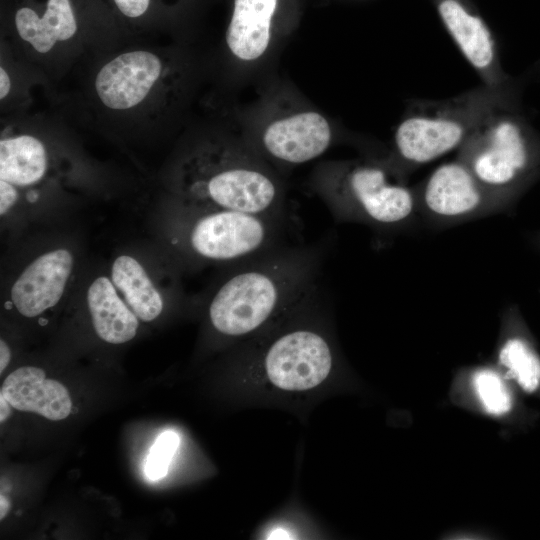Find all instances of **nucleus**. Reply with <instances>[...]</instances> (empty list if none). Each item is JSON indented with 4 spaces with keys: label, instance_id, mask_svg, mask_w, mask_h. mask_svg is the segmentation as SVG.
<instances>
[{
    "label": "nucleus",
    "instance_id": "f257e3e1",
    "mask_svg": "<svg viewBox=\"0 0 540 540\" xmlns=\"http://www.w3.org/2000/svg\"><path fill=\"white\" fill-rule=\"evenodd\" d=\"M324 257V245L286 243L234 264L208 304L212 327L229 337L245 336L261 328L318 287Z\"/></svg>",
    "mask_w": 540,
    "mask_h": 540
},
{
    "label": "nucleus",
    "instance_id": "f03ea898",
    "mask_svg": "<svg viewBox=\"0 0 540 540\" xmlns=\"http://www.w3.org/2000/svg\"><path fill=\"white\" fill-rule=\"evenodd\" d=\"M177 193L198 206L286 216L282 181L246 144L206 143L192 150L179 166Z\"/></svg>",
    "mask_w": 540,
    "mask_h": 540
},
{
    "label": "nucleus",
    "instance_id": "7ed1b4c3",
    "mask_svg": "<svg viewBox=\"0 0 540 540\" xmlns=\"http://www.w3.org/2000/svg\"><path fill=\"white\" fill-rule=\"evenodd\" d=\"M311 187L342 222L392 231L419 217L415 190L392 163L365 159L322 163L312 174Z\"/></svg>",
    "mask_w": 540,
    "mask_h": 540
},
{
    "label": "nucleus",
    "instance_id": "20e7f679",
    "mask_svg": "<svg viewBox=\"0 0 540 540\" xmlns=\"http://www.w3.org/2000/svg\"><path fill=\"white\" fill-rule=\"evenodd\" d=\"M456 158L511 209L540 179V132L520 105H503L480 121Z\"/></svg>",
    "mask_w": 540,
    "mask_h": 540
},
{
    "label": "nucleus",
    "instance_id": "39448f33",
    "mask_svg": "<svg viewBox=\"0 0 540 540\" xmlns=\"http://www.w3.org/2000/svg\"><path fill=\"white\" fill-rule=\"evenodd\" d=\"M520 92L518 83L483 85L447 100L414 101L395 130L392 164L403 172L459 150L489 112L520 105Z\"/></svg>",
    "mask_w": 540,
    "mask_h": 540
},
{
    "label": "nucleus",
    "instance_id": "423d86ee",
    "mask_svg": "<svg viewBox=\"0 0 540 540\" xmlns=\"http://www.w3.org/2000/svg\"><path fill=\"white\" fill-rule=\"evenodd\" d=\"M182 202L185 249L208 262L237 264L286 244L287 217Z\"/></svg>",
    "mask_w": 540,
    "mask_h": 540
},
{
    "label": "nucleus",
    "instance_id": "0eeeda50",
    "mask_svg": "<svg viewBox=\"0 0 540 540\" xmlns=\"http://www.w3.org/2000/svg\"><path fill=\"white\" fill-rule=\"evenodd\" d=\"M415 190L418 216L435 227H447L510 211L456 158L437 167Z\"/></svg>",
    "mask_w": 540,
    "mask_h": 540
},
{
    "label": "nucleus",
    "instance_id": "6e6552de",
    "mask_svg": "<svg viewBox=\"0 0 540 540\" xmlns=\"http://www.w3.org/2000/svg\"><path fill=\"white\" fill-rule=\"evenodd\" d=\"M332 364L330 344L309 327L286 331L269 345L264 355L269 380L287 391L319 385L329 375Z\"/></svg>",
    "mask_w": 540,
    "mask_h": 540
},
{
    "label": "nucleus",
    "instance_id": "1a4fd4ad",
    "mask_svg": "<svg viewBox=\"0 0 540 540\" xmlns=\"http://www.w3.org/2000/svg\"><path fill=\"white\" fill-rule=\"evenodd\" d=\"M333 141V130L321 113L303 109L281 114L260 129L254 146L264 159L299 165L321 156Z\"/></svg>",
    "mask_w": 540,
    "mask_h": 540
},
{
    "label": "nucleus",
    "instance_id": "9d476101",
    "mask_svg": "<svg viewBox=\"0 0 540 540\" xmlns=\"http://www.w3.org/2000/svg\"><path fill=\"white\" fill-rule=\"evenodd\" d=\"M166 62L148 50L123 52L97 72L94 89L107 109L129 111L142 105L168 75Z\"/></svg>",
    "mask_w": 540,
    "mask_h": 540
},
{
    "label": "nucleus",
    "instance_id": "9b49d317",
    "mask_svg": "<svg viewBox=\"0 0 540 540\" xmlns=\"http://www.w3.org/2000/svg\"><path fill=\"white\" fill-rule=\"evenodd\" d=\"M444 27L483 85L502 88L515 84L503 70L497 45L487 23L471 0H430Z\"/></svg>",
    "mask_w": 540,
    "mask_h": 540
},
{
    "label": "nucleus",
    "instance_id": "f8f14e48",
    "mask_svg": "<svg viewBox=\"0 0 540 540\" xmlns=\"http://www.w3.org/2000/svg\"><path fill=\"white\" fill-rule=\"evenodd\" d=\"M74 259L67 249L42 254L29 264L11 287L10 297L18 312L36 317L61 299L73 269Z\"/></svg>",
    "mask_w": 540,
    "mask_h": 540
},
{
    "label": "nucleus",
    "instance_id": "ddd939ff",
    "mask_svg": "<svg viewBox=\"0 0 540 540\" xmlns=\"http://www.w3.org/2000/svg\"><path fill=\"white\" fill-rule=\"evenodd\" d=\"M45 376L38 367H20L6 377L0 395L17 410L53 421L65 419L72 408L69 392L62 383Z\"/></svg>",
    "mask_w": 540,
    "mask_h": 540
},
{
    "label": "nucleus",
    "instance_id": "4468645a",
    "mask_svg": "<svg viewBox=\"0 0 540 540\" xmlns=\"http://www.w3.org/2000/svg\"><path fill=\"white\" fill-rule=\"evenodd\" d=\"M277 1L234 0L226 31V44L235 58L252 62L266 53L271 41L272 19Z\"/></svg>",
    "mask_w": 540,
    "mask_h": 540
},
{
    "label": "nucleus",
    "instance_id": "2eb2a0df",
    "mask_svg": "<svg viewBox=\"0 0 540 540\" xmlns=\"http://www.w3.org/2000/svg\"><path fill=\"white\" fill-rule=\"evenodd\" d=\"M87 305L93 327L102 340L121 344L135 337L139 318L119 297L109 278L100 276L91 283Z\"/></svg>",
    "mask_w": 540,
    "mask_h": 540
},
{
    "label": "nucleus",
    "instance_id": "dca6fc26",
    "mask_svg": "<svg viewBox=\"0 0 540 540\" xmlns=\"http://www.w3.org/2000/svg\"><path fill=\"white\" fill-rule=\"evenodd\" d=\"M15 27L19 37L39 53H48L77 32L70 0H48L42 16L29 7L20 8L15 14Z\"/></svg>",
    "mask_w": 540,
    "mask_h": 540
},
{
    "label": "nucleus",
    "instance_id": "f3484780",
    "mask_svg": "<svg viewBox=\"0 0 540 540\" xmlns=\"http://www.w3.org/2000/svg\"><path fill=\"white\" fill-rule=\"evenodd\" d=\"M48 153L43 142L27 133L0 140V180L26 188L41 182L48 170Z\"/></svg>",
    "mask_w": 540,
    "mask_h": 540
},
{
    "label": "nucleus",
    "instance_id": "a211bd4d",
    "mask_svg": "<svg viewBox=\"0 0 540 540\" xmlns=\"http://www.w3.org/2000/svg\"><path fill=\"white\" fill-rule=\"evenodd\" d=\"M111 281L140 320L150 322L162 313V296L135 258L117 257L111 268Z\"/></svg>",
    "mask_w": 540,
    "mask_h": 540
},
{
    "label": "nucleus",
    "instance_id": "6ab92c4d",
    "mask_svg": "<svg viewBox=\"0 0 540 540\" xmlns=\"http://www.w3.org/2000/svg\"><path fill=\"white\" fill-rule=\"evenodd\" d=\"M499 364L527 392L540 385V358L522 339H508L499 352Z\"/></svg>",
    "mask_w": 540,
    "mask_h": 540
},
{
    "label": "nucleus",
    "instance_id": "aec40b11",
    "mask_svg": "<svg viewBox=\"0 0 540 540\" xmlns=\"http://www.w3.org/2000/svg\"><path fill=\"white\" fill-rule=\"evenodd\" d=\"M474 389L485 410L492 415L507 413L512 406L508 388L501 376L491 369H480L472 378Z\"/></svg>",
    "mask_w": 540,
    "mask_h": 540
},
{
    "label": "nucleus",
    "instance_id": "412c9836",
    "mask_svg": "<svg viewBox=\"0 0 540 540\" xmlns=\"http://www.w3.org/2000/svg\"><path fill=\"white\" fill-rule=\"evenodd\" d=\"M179 443V435L174 431L168 430L158 436L145 465V473L150 480L157 481L166 476Z\"/></svg>",
    "mask_w": 540,
    "mask_h": 540
},
{
    "label": "nucleus",
    "instance_id": "4be33fe9",
    "mask_svg": "<svg viewBox=\"0 0 540 540\" xmlns=\"http://www.w3.org/2000/svg\"><path fill=\"white\" fill-rule=\"evenodd\" d=\"M119 11L128 18H138L148 9L150 0H114Z\"/></svg>",
    "mask_w": 540,
    "mask_h": 540
},
{
    "label": "nucleus",
    "instance_id": "5701e85b",
    "mask_svg": "<svg viewBox=\"0 0 540 540\" xmlns=\"http://www.w3.org/2000/svg\"><path fill=\"white\" fill-rule=\"evenodd\" d=\"M19 191L12 184L0 180V214H6L17 202Z\"/></svg>",
    "mask_w": 540,
    "mask_h": 540
},
{
    "label": "nucleus",
    "instance_id": "b1692460",
    "mask_svg": "<svg viewBox=\"0 0 540 540\" xmlns=\"http://www.w3.org/2000/svg\"><path fill=\"white\" fill-rule=\"evenodd\" d=\"M11 79L4 67L0 68V99H5L11 90Z\"/></svg>",
    "mask_w": 540,
    "mask_h": 540
},
{
    "label": "nucleus",
    "instance_id": "393cba45",
    "mask_svg": "<svg viewBox=\"0 0 540 540\" xmlns=\"http://www.w3.org/2000/svg\"><path fill=\"white\" fill-rule=\"evenodd\" d=\"M11 360V350L7 343L1 339L0 340V373L4 371Z\"/></svg>",
    "mask_w": 540,
    "mask_h": 540
},
{
    "label": "nucleus",
    "instance_id": "a878e982",
    "mask_svg": "<svg viewBox=\"0 0 540 540\" xmlns=\"http://www.w3.org/2000/svg\"><path fill=\"white\" fill-rule=\"evenodd\" d=\"M0 404H1L0 421L4 422L11 415L12 406L2 395H0Z\"/></svg>",
    "mask_w": 540,
    "mask_h": 540
},
{
    "label": "nucleus",
    "instance_id": "bb28decb",
    "mask_svg": "<svg viewBox=\"0 0 540 540\" xmlns=\"http://www.w3.org/2000/svg\"><path fill=\"white\" fill-rule=\"evenodd\" d=\"M269 539H289V534L284 529L278 528L270 533Z\"/></svg>",
    "mask_w": 540,
    "mask_h": 540
},
{
    "label": "nucleus",
    "instance_id": "cd10ccee",
    "mask_svg": "<svg viewBox=\"0 0 540 540\" xmlns=\"http://www.w3.org/2000/svg\"><path fill=\"white\" fill-rule=\"evenodd\" d=\"M0 499H1V504H0V506H1V517L0 518L3 519L7 515L11 505H10L9 500L6 497H4L3 495H1Z\"/></svg>",
    "mask_w": 540,
    "mask_h": 540
},
{
    "label": "nucleus",
    "instance_id": "c85d7f7f",
    "mask_svg": "<svg viewBox=\"0 0 540 540\" xmlns=\"http://www.w3.org/2000/svg\"><path fill=\"white\" fill-rule=\"evenodd\" d=\"M532 241L533 244L540 250V231L534 234Z\"/></svg>",
    "mask_w": 540,
    "mask_h": 540
}]
</instances>
